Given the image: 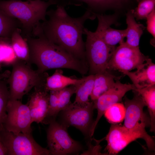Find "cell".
<instances>
[{
    "mask_svg": "<svg viewBox=\"0 0 155 155\" xmlns=\"http://www.w3.org/2000/svg\"><path fill=\"white\" fill-rule=\"evenodd\" d=\"M47 16L48 19L41 22L35 29L32 36H42L76 58L87 63L85 42L82 37L84 24L88 20H94L95 16L86 10L81 16L72 17L68 14L65 7L57 5L55 9L47 11Z\"/></svg>",
    "mask_w": 155,
    "mask_h": 155,
    "instance_id": "cell-1",
    "label": "cell"
},
{
    "mask_svg": "<svg viewBox=\"0 0 155 155\" xmlns=\"http://www.w3.org/2000/svg\"><path fill=\"white\" fill-rule=\"evenodd\" d=\"M30 50V62L43 72L54 69H67L82 75L88 71L87 62L76 58L65 50L42 36L25 38Z\"/></svg>",
    "mask_w": 155,
    "mask_h": 155,
    "instance_id": "cell-2",
    "label": "cell"
},
{
    "mask_svg": "<svg viewBox=\"0 0 155 155\" xmlns=\"http://www.w3.org/2000/svg\"><path fill=\"white\" fill-rule=\"evenodd\" d=\"M55 5L52 0H6L0 1V9L21 24V35L32 36L36 26L46 19L48 8Z\"/></svg>",
    "mask_w": 155,
    "mask_h": 155,
    "instance_id": "cell-3",
    "label": "cell"
},
{
    "mask_svg": "<svg viewBox=\"0 0 155 155\" xmlns=\"http://www.w3.org/2000/svg\"><path fill=\"white\" fill-rule=\"evenodd\" d=\"M31 65L19 60L12 66L7 79L10 99L20 100L33 88L45 85L48 73L34 70Z\"/></svg>",
    "mask_w": 155,
    "mask_h": 155,
    "instance_id": "cell-4",
    "label": "cell"
},
{
    "mask_svg": "<svg viewBox=\"0 0 155 155\" xmlns=\"http://www.w3.org/2000/svg\"><path fill=\"white\" fill-rule=\"evenodd\" d=\"M84 34L86 36L85 52L89 75H94L107 70L115 47L107 45L96 29L92 32L85 28Z\"/></svg>",
    "mask_w": 155,
    "mask_h": 155,
    "instance_id": "cell-5",
    "label": "cell"
},
{
    "mask_svg": "<svg viewBox=\"0 0 155 155\" xmlns=\"http://www.w3.org/2000/svg\"><path fill=\"white\" fill-rule=\"evenodd\" d=\"M140 138L145 141L149 150H155L154 139L147 133L145 129H130L123 125L112 124L105 137L107 144L105 150L107 154L116 155L130 143Z\"/></svg>",
    "mask_w": 155,
    "mask_h": 155,
    "instance_id": "cell-6",
    "label": "cell"
},
{
    "mask_svg": "<svg viewBox=\"0 0 155 155\" xmlns=\"http://www.w3.org/2000/svg\"><path fill=\"white\" fill-rule=\"evenodd\" d=\"M0 142L5 148L7 155H49L48 149L41 146L32 134H14L3 127L0 131Z\"/></svg>",
    "mask_w": 155,
    "mask_h": 155,
    "instance_id": "cell-7",
    "label": "cell"
},
{
    "mask_svg": "<svg viewBox=\"0 0 155 155\" xmlns=\"http://www.w3.org/2000/svg\"><path fill=\"white\" fill-rule=\"evenodd\" d=\"M47 130V141L50 155H63L78 153L83 149L78 142L72 139L67 132L66 126L50 121Z\"/></svg>",
    "mask_w": 155,
    "mask_h": 155,
    "instance_id": "cell-8",
    "label": "cell"
},
{
    "mask_svg": "<svg viewBox=\"0 0 155 155\" xmlns=\"http://www.w3.org/2000/svg\"><path fill=\"white\" fill-rule=\"evenodd\" d=\"M116 48L108 63L107 70L122 72L137 69L149 58L144 55L139 47H134L124 41Z\"/></svg>",
    "mask_w": 155,
    "mask_h": 155,
    "instance_id": "cell-9",
    "label": "cell"
},
{
    "mask_svg": "<svg viewBox=\"0 0 155 155\" xmlns=\"http://www.w3.org/2000/svg\"><path fill=\"white\" fill-rule=\"evenodd\" d=\"M7 115L3 124L7 130L14 134H31V118L29 107L19 100L9 99L7 106Z\"/></svg>",
    "mask_w": 155,
    "mask_h": 155,
    "instance_id": "cell-10",
    "label": "cell"
},
{
    "mask_svg": "<svg viewBox=\"0 0 155 155\" xmlns=\"http://www.w3.org/2000/svg\"><path fill=\"white\" fill-rule=\"evenodd\" d=\"M94 109L93 101L84 105L71 102L62 111V123L68 127L71 126L81 131L87 137L90 133L94 121L93 119Z\"/></svg>",
    "mask_w": 155,
    "mask_h": 155,
    "instance_id": "cell-11",
    "label": "cell"
},
{
    "mask_svg": "<svg viewBox=\"0 0 155 155\" xmlns=\"http://www.w3.org/2000/svg\"><path fill=\"white\" fill-rule=\"evenodd\" d=\"M135 89L133 84H123L117 80L111 88L93 101L94 108L97 111V115L91 129V135H93L98 123L106 110L113 104L120 102L127 92Z\"/></svg>",
    "mask_w": 155,
    "mask_h": 155,
    "instance_id": "cell-12",
    "label": "cell"
},
{
    "mask_svg": "<svg viewBox=\"0 0 155 155\" xmlns=\"http://www.w3.org/2000/svg\"><path fill=\"white\" fill-rule=\"evenodd\" d=\"M134 95L131 99L124 98V104L125 113L123 125L130 129H145L150 126L149 117L144 111L145 104L140 96L133 90Z\"/></svg>",
    "mask_w": 155,
    "mask_h": 155,
    "instance_id": "cell-13",
    "label": "cell"
},
{
    "mask_svg": "<svg viewBox=\"0 0 155 155\" xmlns=\"http://www.w3.org/2000/svg\"><path fill=\"white\" fill-rule=\"evenodd\" d=\"M49 92L45 85L35 87L26 104L30 109L32 122L44 123L49 107Z\"/></svg>",
    "mask_w": 155,
    "mask_h": 155,
    "instance_id": "cell-14",
    "label": "cell"
},
{
    "mask_svg": "<svg viewBox=\"0 0 155 155\" xmlns=\"http://www.w3.org/2000/svg\"><path fill=\"white\" fill-rule=\"evenodd\" d=\"M93 14L98 20L96 30L107 45L115 47L117 44L124 41L126 35V29L117 30L110 27L115 22V16L105 15L102 13Z\"/></svg>",
    "mask_w": 155,
    "mask_h": 155,
    "instance_id": "cell-15",
    "label": "cell"
},
{
    "mask_svg": "<svg viewBox=\"0 0 155 155\" xmlns=\"http://www.w3.org/2000/svg\"><path fill=\"white\" fill-rule=\"evenodd\" d=\"M135 71L122 72L127 75L136 89H140L155 85V64L148 58Z\"/></svg>",
    "mask_w": 155,
    "mask_h": 155,
    "instance_id": "cell-16",
    "label": "cell"
},
{
    "mask_svg": "<svg viewBox=\"0 0 155 155\" xmlns=\"http://www.w3.org/2000/svg\"><path fill=\"white\" fill-rule=\"evenodd\" d=\"M94 76L93 88L90 96L92 101L97 99L111 88L115 82V80L120 78L113 75L107 70L96 73Z\"/></svg>",
    "mask_w": 155,
    "mask_h": 155,
    "instance_id": "cell-17",
    "label": "cell"
},
{
    "mask_svg": "<svg viewBox=\"0 0 155 155\" xmlns=\"http://www.w3.org/2000/svg\"><path fill=\"white\" fill-rule=\"evenodd\" d=\"M83 79V77L79 79L66 76L61 69H57L51 75L47 77L45 88L49 92L60 90L70 85H75Z\"/></svg>",
    "mask_w": 155,
    "mask_h": 155,
    "instance_id": "cell-18",
    "label": "cell"
},
{
    "mask_svg": "<svg viewBox=\"0 0 155 155\" xmlns=\"http://www.w3.org/2000/svg\"><path fill=\"white\" fill-rule=\"evenodd\" d=\"M127 38L125 42L127 44L134 47H139L140 38L145 27L141 23L136 22L132 10L128 11L126 15Z\"/></svg>",
    "mask_w": 155,
    "mask_h": 155,
    "instance_id": "cell-19",
    "label": "cell"
},
{
    "mask_svg": "<svg viewBox=\"0 0 155 155\" xmlns=\"http://www.w3.org/2000/svg\"><path fill=\"white\" fill-rule=\"evenodd\" d=\"M21 30L18 28L13 33L11 37L12 49L18 58L31 65L30 62V50L25 38L21 35Z\"/></svg>",
    "mask_w": 155,
    "mask_h": 155,
    "instance_id": "cell-20",
    "label": "cell"
},
{
    "mask_svg": "<svg viewBox=\"0 0 155 155\" xmlns=\"http://www.w3.org/2000/svg\"><path fill=\"white\" fill-rule=\"evenodd\" d=\"M64 6H86V9L95 13L103 11L110 6V5L115 4L120 0H59Z\"/></svg>",
    "mask_w": 155,
    "mask_h": 155,
    "instance_id": "cell-21",
    "label": "cell"
},
{
    "mask_svg": "<svg viewBox=\"0 0 155 155\" xmlns=\"http://www.w3.org/2000/svg\"><path fill=\"white\" fill-rule=\"evenodd\" d=\"M94 78V75L84 76L82 81L75 85L76 96L74 103L84 105L90 102L89 98L92 91Z\"/></svg>",
    "mask_w": 155,
    "mask_h": 155,
    "instance_id": "cell-22",
    "label": "cell"
},
{
    "mask_svg": "<svg viewBox=\"0 0 155 155\" xmlns=\"http://www.w3.org/2000/svg\"><path fill=\"white\" fill-rule=\"evenodd\" d=\"M147 106L150 121V131H155V85L140 89H135Z\"/></svg>",
    "mask_w": 155,
    "mask_h": 155,
    "instance_id": "cell-23",
    "label": "cell"
},
{
    "mask_svg": "<svg viewBox=\"0 0 155 155\" xmlns=\"http://www.w3.org/2000/svg\"><path fill=\"white\" fill-rule=\"evenodd\" d=\"M19 60L12 49L11 38L0 37V71L3 67L12 66Z\"/></svg>",
    "mask_w": 155,
    "mask_h": 155,
    "instance_id": "cell-24",
    "label": "cell"
},
{
    "mask_svg": "<svg viewBox=\"0 0 155 155\" xmlns=\"http://www.w3.org/2000/svg\"><path fill=\"white\" fill-rule=\"evenodd\" d=\"M19 21L4 12L0 9V37L10 38L14 30L21 29Z\"/></svg>",
    "mask_w": 155,
    "mask_h": 155,
    "instance_id": "cell-25",
    "label": "cell"
},
{
    "mask_svg": "<svg viewBox=\"0 0 155 155\" xmlns=\"http://www.w3.org/2000/svg\"><path fill=\"white\" fill-rule=\"evenodd\" d=\"M125 109L122 103H116L108 108L105 111L104 115L110 123L116 124L124 121Z\"/></svg>",
    "mask_w": 155,
    "mask_h": 155,
    "instance_id": "cell-26",
    "label": "cell"
},
{
    "mask_svg": "<svg viewBox=\"0 0 155 155\" xmlns=\"http://www.w3.org/2000/svg\"><path fill=\"white\" fill-rule=\"evenodd\" d=\"M139 2L137 7L132 10L134 16L137 20L146 19L155 9V0H142Z\"/></svg>",
    "mask_w": 155,
    "mask_h": 155,
    "instance_id": "cell-27",
    "label": "cell"
},
{
    "mask_svg": "<svg viewBox=\"0 0 155 155\" xmlns=\"http://www.w3.org/2000/svg\"><path fill=\"white\" fill-rule=\"evenodd\" d=\"M76 87L72 85L60 90L57 112L58 114L67 107L71 103L70 99L75 94Z\"/></svg>",
    "mask_w": 155,
    "mask_h": 155,
    "instance_id": "cell-28",
    "label": "cell"
},
{
    "mask_svg": "<svg viewBox=\"0 0 155 155\" xmlns=\"http://www.w3.org/2000/svg\"><path fill=\"white\" fill-rule=\"evenodd\" d=\"M10 99L9 87L5 86L0 92V131L7 115L6 108Z\"/></svg>",
    "mask_w": 155,
    "mask_h": 155,
    "instance_id": "cell-29",
    "label": "cell"
},
{
    "mask_svg": "<svg viewBox=\"0 0 155 155\" xmlns=\"http://www.w3.org/2000/svg\"><path fill=\"white\" fill-rule=\"evenodd\" d=\"M147 30L153 36V38L150 43L153 46H155V9H154L147 17Z\"/></svg>",
    "mask_w": 155,
    "mask_h": 155,
    "instance_id": "cell-30",
    "label": "cell"
},
{
    "mask_svg": "<svg viewBox=\"0 0 155 155\" xmlns=\"http://www.w3.org/2000/svg\"><path fill=\"white\" fill-rule=\"evenodd\" d=\"M0 155H7L6 150L2 145L0 142Z\"/></svg>",
    "mask_w": 155,
    "mask_h": 155,
    "instance_id": "cell-31",
    "label": "cell"
},
{
    "mask_svg": "<svg viewBox=\"0 0 155 155\" xmlns=\"http://www.w3.org/2000/svg\"><path fill=\"white\" fill-rule=\"evenodd\" d=\"M142 0H137V1L138 2H139L140 1H142Z\"/></svg>",
    "mask_w": 155,
    "mask_h": 155,
    "instance_id": "cell-32",
    "label": "cell"
},
{
    "mask_svg": "<svg viewBox=\"0 0 155 155\" xmlns=\"http://www.w3.org/2000/svg\"><path fill=\"white\" fill-rule=\"evenodd\" d=\"M3 0H0V1H3Z\"/></svg>",
    "mask_w": 155,
    "mask_h": 155,
    "instance_id": "cell-33",
    "label": "cell"
},
{
    "mask_svg": "<svg viewBox=\"0 0 155 155\" xmlns=\"http://www.w3.org/2000/svg\"><path fill=\"white\" fill-rule=\"evenodd\" d=\"M45 0V1H46L47 0V1H48V0Z\"/></svg>",
    "mask_w": 155,
    "mask_h": 155,
    "instance_id": "cell-34",
    "label": "cell"
},
{
    "mask_svg": "<svg viewBox=\"0 0 155 155\" xmlns=\"http://www.w3.org/2000/svg\"></svg>",
    "mask_w": 155,
    "mask_h": 155,
    "instance_id": "cell-35",
    "label": "cell"
}]
</instances>
